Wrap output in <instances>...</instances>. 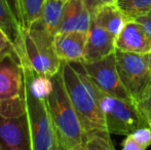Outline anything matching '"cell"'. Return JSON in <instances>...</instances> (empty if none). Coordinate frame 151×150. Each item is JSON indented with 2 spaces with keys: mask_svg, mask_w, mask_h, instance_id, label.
<instances>
[{
  "mask_svg": "<svg viewBox=\"0 0 151 150\" xmlns=\"http://www.w3.org/2000/svg\"><path fill=\"white\" fill-rule=\"evenodd\" d=\"M60 73L68 97L79 117L86 135L108 132L101 106L103 93L82 69H76L74 64L62 63Z\"/></svg>",
  "mask_w": 151,
  "mask_h": 150,
  "instance_id": "6da1fadb",
  "label": "cell"
},
{
  "mask_svg": "<svg viewBox=\"0 0 151 150\" xmlns=\"http://www.w3.org/2000/svg\"><path fill=\"white\" fill-rule=\"evenodd\" d=\"M52 79L54 90L45 102L57 142L70 150H83L86 133L68 97L61 73Z\"/></svg>",
  "mask_w": 151,
  "mask_h": 150,
  "instance_id": "7a4b0ae2",
  "label": "cell"
},
{
  "mask_svg": "<svg viewBox=\"0 0 151 150\" xmlns=\"http://www.w3.org/2000/svg\"><path fill=\"white\" fill-rule=\"evenodd\" d=\"M54 37L38 22L30 28H22L14 46L20 64L50 78L58 74L62 62L55 50Z\"/></svg>",
  "mask_w": 151,
  "mask_h": 150,
  "instance_id": "3957f363",
  "label": "cell"
},
{
  "mask_svg": "<svg viewBox=\"0 0 151 150\" xmlns=\"http://www.w3.org/2000/svg\"><path fill=\"white\" fill-rule=\"evenodd\" d=\"M26 113L24 75L17 54L0 61V115L17 117Z\"/></svg>",
  "mask_w": 151,
  "mask_h": 150,
  "instance_id": "277c9868",
  "label": "cell"
},
{
  "mask_svg": "<svg viewBox=\"0 0 151 150\" xmlns=\"http://www.w3.org/2000/svg\"><path fill=\"white\" fill-rule=\"evenodd\" d=\"M101 106L110 134L127 137L138 128L148 126L136 101L103 94Z\"/></svg>",
  "mask_w": 151,
  "mask_h": 150,
  "instance_id": "5b68a950",
  "label": "cell"
},
{
  "mask_svg": "<svg viewBox=\"0 0 151 150\" xmlns=\"http://www.w3.org/2000/svg\"><path fill=\"white\" fill-rule=\"evenodd\" d=\"M114 54L121 82L132 98L138 102L151 86V71L147 55L129 54L118 50Z\"/></svg>",
  "mask_w": 151,
  "mask_h": 150,
  "instance_id": "8992f818",
  "label": "cell"
},
{
  "mask_svg": "<svg viewBox=\"0 0 151 150\" xmlns=\"http://www.w3.org/2000/svg\"><path fill=\"white\" fill-rule=\"evenodd\" d=\"M24 102L32 150H52L56 137L45 100L35 98L24 83Z\"/></svg>",
  "mask_w": 151,
  "mask_h": 150,
  "instance_id": "52a82bcc",
  "label": "cell"
},
{
  "mask_svg": "<svg viewBox=\"0 0 151 150\" xmlns=\"http://www.w3.org/2000/svg\"><path fill=\"white\" fill-rule=\"evenodd\" d=\"M79 65L103 94L123 100L135 101L121 82L116 67L115 54L97 62L80 63Z\"/></svg>",
  "mask_w": 151,
  "mask_h": 150,
  "instance_id": "ba28073f",
  "label": "cell"
},
{
  "mask_svg": "<svg viewBox=\"0 0 151 150\" xmlns=\"http://www.w3.org/2000/svg\"><path fill=\"white\" fill-rule=\"evenodd\" d=\"M0 150H32L26 113L17 117L0 115Z\"/></svg>",
  "mask_w": 151,
  "mask_h": 150,
  "instance_id": "9c48e42d",
  "label": "cell"
},
{
  "mask_svg": "<svg viewBox=\"0 0 151 150\" xmlns=\"http://www.w3.org/2000/svg\"><path fill=\"white\" fill-rule=\"evenodd\" d=\"M88 32H59L54 37L55 50L62 63L80 64L83 62Z\"/></svg>",
  "mask_w": 151,
  "mask_h": 150,
  "instance_id": "30bf717a",
  "label": "cell"
},
{
  "mask_svg": "<svg viewBox=\"0 0 151 150\" xmlns=\"http://www.w3.org/2000/svg\"><path fill=\"white\" fill-rule=\"evenodd\" d=\"M116 50L129 54L147 55L151 52V38L141 24L129 20L115 39Z\"/></svg>",
  "mask_w": 151,
  "mask_h": 150,
  "instance_id": "8fae6325",
  "label": "cell"
},
{
  "mask_svg": "<svg viewBox=\"0 0 151 150\" xmlns=\"http://www.w3.org/2000/svg\"><path fill=\"white\" fill-rule=\"evenodd\" d=\"M115 39L116 37L91 22L82 63L97 62L114 54L116 50Z\"/></svg>",
  "mask_w": 151,
  "mask_h": 150,
  "instance_id": "7c38bea8",
  "label": "cell"
},
{
  "mask_svg": "<svg viewBox=\"0 0 151 150\" xmlns=\"http://www.w3.org/2000/svg\"><path fill=\"white\" fill-rule=\"evenodd\" d=\"M91 24V14L83 0H69L66 2L59 32H88Z\"/></svg>",
  "mask_w": 151,
  "mask_h": 150,
  "instance_id": "4fadbf2b",
  "label": "cell"
},
{
  "mask_svg": "<svg viewBox=\"0 0 151 150\" xmlns=\"http://www.w3.org/2000/svg\"><path fill=\"white\" fill-rule=\"evenodd\" d=\"M127 21L129 20L127 17L116 3L105 4L98 8L91 16V22L109 32L114 37L118 36Z\"/></svg>",
  "mask_w": 151,
  "mask_h": 150,
  "instance_id": "5bb4252c",
  "label": "cell"
},
{
  "mask_svg": "<svg viewBox=\"0 0 151 150\" xmlns=\"http://www.w3.org/2000/svg\"><path fill=\"white\" fill-rule=\"evenodd\" d=\"M65 4L66 1L62 0H44L41 17L37 22L52 36L60 30Z\"/></svg>",
  "mask_w": 151,
  "mask_h": 150,
  "instance_id": "9a60e30c",
  "label": "cell"
},
{
  "mask_svg": "<svg viewBox=\"0 0 151 150\" xmlns=\"http://www.w3.org/2000/svg\"><path fill=\"white\" fill-rule=\"evenodd\" d=\"M22 24L17 18L7 0H0V30L8 38L14 47L22 33Z\"/></svg>",
  "mask_w": 151,
  "mask_h": 150,
  "instance_id": "2e32d148",
  "label": "cell"
},
{
  "mask_svg": "<svg viewBox=\"0 0 151 150\" xmlns=\"http://www.w3.org/2000/svg\"><path fill=\"white\" fill-rule=\"evenodd\" d=\"M22 70L23 75H24V83L27 90L35 98L46 100V98L52 94L54 90V83H52V78L45 75L37 74L25 66H22Z\"/></svg>",
  "mask_w": 151,
  "mask_h": 150,
  "instance_id": "e0dca14e",
  "label": "cell"
},
{
  "mask_svg": "<svg viewBox=\"0 0 151 150\" xmlns=\"http://www.w3.org/2000/svg\"><path fill=\"white\" fill-rule=\"evenodd\" d=\"M44 0H20L21 22L23 28H30L41 17Z\"/></svg>",
  "mask_w": 151,
  "mask_h": 150,
  "instance_id": "ac0fdd59",
  "label": "cell"
},
{
  "mask_svg": "<svg viewBox=\"0 0 151 150\" xmlns=\"http://www.w3.org/2000/svg\"><path fill=\"white\" fill-rule=\"evenodd\" d=\"M127 20H135L151 9V0H115Z\"/></svg>",
  "mask_w": 151,
  "mask_h": 150,
  "instance_id": "d6986e66",
  "label": "cell"
},
{
  "mask_svg": "<svg viewBox=\"0 0 151 150\" xmlns=\"http://www.w3.org/2000/svg\"><path fill=\"white\" fill-rule=\"evenodd\" d=\"M83 150H115L110 133L97 132L86 135Z\"/></svg>",
  "mask_w": 151,
  "mask_h": 150,
  "instance_id": "ffe728a7",
  "label": "cell"
},
{
  "mask_svg": "<svg viewBox=\"0 0 151 150\" xmlns=\"http://www.w3.org/2000/svg\"><path fill=\"white\" fill-rule=\"evenodd\" d=\"M137 104L145 121L151 128V86L147 93L138 101Z\"/></svg>",
  "mask_w": 151,
  "mask_h": 150,
  "instance_id": "44dd1931",
  "label": "cell"
},
{
  "mask_svg": "<svg viewBox=\"0 0 151 150\" xmlns=\"http://www.w3.org/2000/svg\"><path fill=\"white\" fill-rule=\"evenodd\" d=\"M12 54H16L14 45L4 35V33L0 30V61Z\"/></svg>",
  "mask_w": 151,
  "mask_h": 150,
  "instance_id": "7402d4cb",
  "label": "cell"
},
{
  "mask_svg": "<svg viewBox=\"0 0 151 150\" xmlns=\"http://www.w3.org/2000/svg\"><path fill=\"white\" fill-rule=\"evenodd\" d=\"M147 148V146L137 141L132 135L125 137V139L122 141V144H121L122 150H146Z\"/></svg>",
  "mask_w": 151,
  "mask_h": 150,
  "instance_id": "603a6c76",
  "label": "cell"
},
{
  "mask_svg": "<svg viewBox=\"0 0 151 150\" xmlns=\"http://www.w3.org/2000/svg\"><path fill=\"white\" fill-rule=\"evenodd\" d=\"M83 1L86 3V7H88V9L90 10L91 16L101 6L105 5V4L115 3V0H83Z\"/></svg>",
  "mask_w": 151,
  "mask_h": 150,
  "instance_id": "cb8c5ba5",
  "label": "cell"
},
{
  "mask_svg": "<svg viewBox=\"0 0 151 150\" xmlns=\"http://www.w3.org/2000/svg\"><path fill=\"white\" fill-rule=\"evenodd\" d=\"M139 24L142 25V27L144 28V30L146 31L149 37L151 38V9L148 12H146L143 16H140L138 18L135 19Z\"/></svg>",
  "mask_w": 151,
  "mask_h": 150,
  "instance_id": "d4e9b609",
  "label": "cell"
},
{
  "mask_svg": "<svg viewBox=\"0 0 151 150\" xmlns=\"http://www.w3.org/2000/svg\"><path fill=\"white\" fill-rule=\"evenodd\" d=\"M8 2H9L10 6H12V8L14 9V14H16L17 18L19 19V21H20V23L22 24V22H21V9H20V0H7ZM23 27V26H22Z\"/></svg>",
  "mask_w": 151,
  "mask_h": 150,
  "instance_id": "484cf974",
  "label": "cell"
},
{
  "mask_svg": "<svg viewBox=\"0 0 151 150\" xmlns=\"http://www.w3.org/2000/svg\"><path fill=\"white\" fill-rule=\"evenodd\" d=\"M56 143H57V147H58V150H70V149H68L67 147L63 146L62 144H60V143L57 142V140H56Z\"/></svg>",
  "mask_w": 151,
  "mask_h": 150,
  "instance_id": "4316f807",
  "label": "cell"
},
{
  "mask_svg": "<svg viewBox=\"0 0 151 150\" xmlns=\"http://www.w3.org/2000/svg\"><path fill=\"white\" fill-rule=\"evenodd\" d=\"M147 62H148V66H149V69L151 71V52L147 54Z\"/></svg>",
  "mask_w": 151,
  "mask_h": 150,
  "instance_id": "83f0119b",
  "label": "cell"
},
{
  "mask_svg": "<svg viewBox=\"0 0 151 150\" xmlns=\"http://www.w3.org/2000/svg\"><path fill=\"white\" fill-rule=\"evenodd\" d=\"M52 150H58V147H57V143H56V141H55V145H54V147H52Z\"/></svg>",
  "mask_w": 151,
  "mask_h": 150,
  "instance_id": "f1b7e54d",
  "label": "cell"
},
{
  "mask_svg": "<svg viewBox=\"0 0 151 150\" xmlns=\"http://www.w3.org/2000/svg\"><path fill=\"white\" fill-rule=\"evenodd\" d=\"M62 1H66V2H67V1H69V0H62Z\"/></svg>",
  "mask_w": 151,
  "mask_h": 150,
  "instance_id": "f546056e",
  "label": "cell"
}]
</instances>
